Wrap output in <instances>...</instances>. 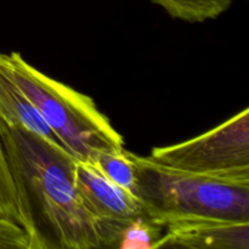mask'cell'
Instances as JSON below:
<instances>
[{
  "mask_svg": "<svg viewBox=\"0 0 249 249\" xmlns=\"http://www.w3.org/2000/svg\"><path fill=\"white\" fill-rule=\"evenodd\" d=\"M163 228L150 220L146 214L126 224L119 235L117 248L152 249L162 237Z\"/></svg>",
  "mask_w": 249,
  "mask_h": 249,
  "instance_id": "cell-11",
  "label": "cell"
},
{
  "mask_svg": "<svg viewBox=\"0 0 249 249\" xmlns=\"http://www.w3.org/2000/svg\"><path fill=\"white\" fill-rule=\"evenodd\" d=\"M163 235L155 248L249 249V221L211 216H175L160 221Z\"/></svg>",
  "mask_w": 249,
  "mask_h": 249,
  "instance_id": "cell-6",
  "label": "cell"
},
{
  "mask_svg": "<svg viewBox=\"0 0 249 249\" xmlns=\"http://www.w3.org/2000/svg\"><path fill=\"white\" fill-rule=\"evenodd\" d=\"M150 157L185 172L249 180V109L196 138L152 148Z\"/></svg>",
  "mask_w": 249,
  "mask_h": 249,
  "instance_id": "cell-4",
  "label": "cell"
},
{
  "mask_svg": "<svg viewBox=\"0 0 249 249\" xmlns=\"http://www.w3.org/2000/svg\"><path fill=\"white\" fill-rule=\"evenodd\" d=\"M136 168L138 191L151 221L175 216H211L249 221V180L197 174L172 168L129 151Z\"/></svg>",
  "mask_w": 249,
  "mask_h": 249,
  "instance_id": "cell-3",
  "label": "cell"
},
{
  "mask_svg": "<svg viewBox=\"0 0 249 249\" xmlns=\"http://www.w3.org/2000/svg\"><path fill=\"white\" fill-rule=\"evenodd\" d=\"M0 249H31V241L21 225L0 215Z\"/></svg>",
  "mask_w": 249,
  "mask_h": 249,
  "instance_id": "cell-12",
  "label": "cell"
},
{
  "mask_svg": "<svg viewBox=\"0 0 249 249\" xmlns=\"http://www.w3.org/2000/svg\"><path fill=\"white\" fill-rule=\"evenodd\" d=\"M0 118L9 124L22 126L53 145L65 150L57 136L53 134L45 119L39 113L38 108L2 72L1 68H0Z\"/></svg>",
  "mask_w": 249,
  "mask_h": 249,
  "instance_id": "cell-7",
  "label": "cell"
},
{
  "mask_svg": "<svg viewBox=\"0 0 249 249\" xmlns=\"http://www.w3.org/2000/svg\"><path fill=\"white\" fill-rule=\"evenodd\" d=\"M165 10L169 16L198 23L215 18L231 6L233 0H151Z\"/></svg>",
  "mask_w": 249,
  "mask_h": 249,
  "instance_id": "cell-10",
  "label": "cell"
},
{
  "mask_svg": "<svg viewBox=\"0 0 249 249\" xmlns=\"http://www.w3.org/2000/svg\"><path fill=\"white\" fill-rule=\"evenodd\" d=\"M0 215L12 219L18 225H21L31 241V249L36 248V233H34L33 224L19 201L5 157L1 138H0Z\"/></svg>",
  "mask_w": 249,
  "mask_h": 249,
  "instance_id": "cell-8",
  "label": "cell"
},
{
  "mask_svg": "<svg viewBox=\"0 0 249 249\" xmlns=\"http://www.w3.org/2000/svg\"><path fill=\"white\" fill-rule=\"evenodd\" d=\"M0 138L36 249L101 248L96 224L74 181L75 158L40 136L0 118Z\"/></svg>",
  "mask_w": 249,
  "mask_h": 249,
  "instance_id": "cell-1",
  "label": "cell"
},
{
  "mask_svg": "<svg viewBox=\"0 0 249 249\" xmlns=\"http://www.w3.org/2000/svg\"><path fill=\"white\" fill-rule=\"evenodd\" d=\"M74 181L96 224L101 248H117L124 226L145 214L140 199L107 179L90 162L75 160Z\"/></svg>",
  "mask_w": 249,
  "mask_h": 249,
  "instance_id": "cell-5",
  "label": "cell"
},
{
  "mask_svg": "<svg viewBox=\"0 0 249 249\" xmlns=\"http://www.w3.org/2000/svg\"><path fill=\"white\" fill-rule=\"evenodd\" d=\"M0 68L38 108L65 150L80 162L123 148L124 139L94 100L41 73L18 53H0Z\"/></svg>",
  "mask_w": 249,
  "mask_h": 249,
  "instance_id": "cell-2",
  "label": "cell"
},
{
  "mask_svg": "<svg viewBox=\"0 0 249 249\" xmlns=\"http://www.w3.org/2000/svg\"><path fill=\"white\" fill-rule=\"evenodd\" d=\"M91 163L107 179L136 196V168L129 155V151L124 150V147L102 151Z\"/></svg>",
  "mask_w": 249,
  "mask_h": 249,
  "instance_id": "cell-9",
  "label": "cell"
}]
</instances>
